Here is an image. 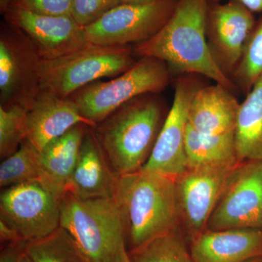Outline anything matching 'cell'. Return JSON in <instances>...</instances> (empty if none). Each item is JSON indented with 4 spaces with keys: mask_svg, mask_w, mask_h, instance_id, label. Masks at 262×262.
Returning a JSON list of instances; mask_svg holds the SVG:
<instances>
[{
    "mask_svg": "<svg viewBox=\"0 0 262 262\" xmlns=\"http://www.w3.org/2000/svg\"><path fill=\"white\" fill-rule=\"evenodd\" d=\"M208 3L178 0L163 28L151 39L134 46V54L159 59L178 73L204 76L232 91L233 82L217 64L207 42Z\"/></svg>",
    "mask_w": 262,
    "mask_h": 262,
    "instance_id": "obj_1",
    "label": "cell"
},
{
    "mask_svg": "<svg viewBox=\"0 0 262 262\" xmlns=\"http://www.w3.org/2000/svg\"><path fill=\"white\" fill-rule=\"evenodd\" d=\"M113 198L121 213L127 250L179 227L173 177L142 168L119 176Z\"/></svg>",
    "mask_w": 262,
    "mask_h": 262,
    "instance_id": "obj_2",
    "label": "cell"
},
{
    "mask_svg": "<svg viewBox=\"0 0 262 262\" xmlns=\"http://www.w3.org/2000/svg\"><path fill=\"white\" fill-rule=\"evenodd\" d=\"M163 103L155 94L143 95L115 110L93 128L117 176L145 165L163 126Z\"/></svg>",
    "mask_w": 262,
    "mask_h": 262,
    "instance_id": "obj_3",
    "label": "cell"
},
{
    "mask_svg": "<svg viewBox=\"0 0 262 262\" xmlns=\"http://www.w3.org/2000/svg\"><path fill=\"white\" fill-rule=\"evenodd\" d=\"M60 227L88 262H113L125 243L121 213L113 198L82 200L65 193Z\"/></svg>",
    "mask_w": 262,
    "mask_h": 262,
    "instance_id": "obj_4",
    "label": "cell"
},
{
    "mask_svg": "<svg viewBox=\"0 0 262 262\" xmlns=\"http://www.w3.org/2000/svg\"><path fill=\"white\" fill-rule=\"evenodd\" d=\"M135 56L130 46L89 42L65 56L42 60L40 91L69 98L88 84L126 72L135 64Z\"/></svg>",
    "mask_w": 262,
    "mask_h": 262,
    "instance_id": "obj_5",
    "label": "cell"
},
{
    "mask_svg": "<svg viewBox=\"0 0 262 262\" xmlns=\"http://www.w3.org/2000/svg\"><path fill=\"white\" fill-rule=\"evenodd\" d=\"M163 61L141 57L131 68L108 81L98 80L70 96L81 115L97 125L117 108L143 95L161 92L170 82Z\"/></svg>",
    "mask_w": 262,
    "mask_h": 262,
    "instance_id": "obj_6",
    "label": "cell"
},
{
    "mask_svg": "<svg viewBox=\"0 0 262 262\" xmlns=\"http://www.w3.org/2000/svg\"><path fill=\"white\" fill-rule=\"evenodd\" d=\"M42 58L20 29L5 21L0 32V106L28 110L40 92Z\"/></svg>",
    "mask_w": 262,
    "mask_h": 262,
    "instance_id": "obj_7",
    "label": "cell"
},
{
    "mask_svg": "<svg viewBox=\"0 0 262 262\" xmlns=\"http://www.w3.org/2000/svg\"><path fill=\"white\" fill-rule=\"evenodd\" d=\"M178 0L149 4H120L84 27L88 41L103 46H131L154 37L173 14Z\"/></svg>",
    "mask_w": 262,
    "mask_h": 262,
    "instance_id": "obj_8",
    "label": "cell"
},
{
    "mask_svg": "<svg viewBox=\"0 0 262 262\" xmlns=\"http://www.w3.org/2000/svg\"><path fill=\"white\" fill-rule=\"evenodd\" d=\"M61 202L38 182L5 188L0 195V221L27 242L44 238L60 227Z\"/></svg>",
    "mask_w": 262,
    "mask_h": 262,
    "instance_id": "obj_9",
    "label": "cell"
},
{
    "mask_svg": "<svg viewBox=\"0 0 262 262\" xmlns=\"http://www.w3.org/2000/svg\"><path fill=\"white\" fill-rule=\"evenodd\" d=\"M241 228L262 229V161L244 162L234 168L206 227Z\"/></svg>",
    "mask_w": 262,
    "mask_h": 262,
    "instance_id": "obj_10",
    "label": "cell"
},
{
    "mask_svg": "<svg viewBox=\"0 0 262 262\" xmlns=\"http://www.w3.org/2000/svg\"><path fill=\"white\" fill-rule=\"evenodd\" d=\"M238 164L187 168L176 178L179 217L191 241L206 229L229 177Z\"/></svg>",
    "mask_w": 262,
    "mask_h": 262,
    "instance_id": "obj_11",
    "label": "cell"
},
{
    "mask_svg": "<svg viewBox=\"0 0 262 262\" xmlns=\"http://www.w3.org/2000/svg\"><path fill=\"white\" fill-rule=\"evenodd\" d=\"M256 20L254 13L234 0L208 3L207 42L215 61L228 77L237 68Z\"/></svg>",
    "mask_w": 262,
    "mask_h": 262,
    "instance_id": "obj_12",
    "label": "cell"
},
{
    "mask_svg": "<svg viewBox=\"0 0 262 262\" xmlns=\"http://www.w3.org/2000/svg\"><path fill=\"white\" fill-rule=\"evenodd\" d=\"M3 15L5 22L29 37L42 60L59 58L89 43L84 27L71 15H45L8 8Z\"/></svg>",
    "mask_w": 262,
    "mask_h": 262,
    "instance_id": "obj_13",
    "label": "cell"
},
{
    "mask_svg": "<svg viewBox=\"0 0 262 262\" xmlns=\"http://www.w3.org/2000/svg\"><path fill=\"white\" fill-rule=\"evenodd\" d=\"M195 88L190 82L179 80L173 101L155 142L151 154L142 169L177 178L187 169L185 135L189 103Z\"/></svg>",
    "mask_w": 262,
    "mask_h": 262,
    "instance_id": "obj_14",
    "label": "cell"
},
{
    "mask_svg": "<svg viewBox=\"0 0 262 262\" xmlns=\"http://www.w3.org/2000/svg\"><path fill=\"white\" fill-rule=\"evenodd\" d=\"M80 124L96 126L70 98L40 91L27 110V139L39 151Z\"/></svg>",
    "mask_w": 262,
    "mask_h": 262,
    "instance_id": "obj_15",
    "label": "cell"
},
{
    "mask_svg": "<svg viewBox=\"0 0 262 262\" xmlns=\"http://www.w3.org/2000/svg\"><path fill=\"white\" fill-rule=\"evenodd\" d=\"M118 177L110 166L93 127H89L66 193L82 200L113 198Z\"/></svg>",
    "mask_w": 262,
    "mask_h": 262,
    "instance_id": "obj_16",
    "label": "cell"
},
{
    "mask_svg": "<svg viewBox=\"0 0 262 262\" xmlns=\"http://www.w3.org/2000/svg\"><path fill=\"white\" fill-rule=\"evenodd\" d=\"M194 262H246L262 256V229H205L191 241Z\"/></svg>",
    "mask_w": 262,
    "mask_h": 262,
    "instance_id": "obj_17",
    "label": "cell"
},
{
    "mask_svg": "<svg viewBox=\"0 0 262 262\" xmlns=\"http://www.w3.org/2000/svg\"><path fill=\"white\" fill-rule=\"evenodd\" d=\"M239 103L230 90L215 83L196 89L188 110V123L208 136L234 134Z\"/></svg>",
    "mask_w": 262,
    "mask_h": 262,
    "instance_id": "obj_18",
    "label": "cell"
},
{
    "mask_svg": "<svg viewBox=\"0 0 262 262\" xmlns=\"http://www.w3.org/2000/svg\"><path fill=\"white\" fill-rule=\"evenodd\" d=\"M89 127L85 124L76 125L41 151L42 169L38 183L60 201L65 194Z\"/></svg>",
    "mask_w": 262,
    "mask_h": 262,
    "instance_id": "obj_19",
    "label": "cell"
},
{
    "mask_svg": "<svg viewBox=\"0 0 262 262\" xmlns=\"http://www.w3.org/2000/svg\"><path fill=\"white\" fill-rule=\"evenodd\" d=\"M234 141L239 163L262 161V76L239 103Z\"/></svg>",
    "mask_w": 262,
    "mask_h": 262,
    "instance_id": "obj_20",
    "label": "cell"
},
{
    "mask_svg": "<svg viewBox=\"0 0 262 262\" xmlns=\"http://www.w3.org/2000/svg\"><path fill=\"white\" fill-rule=\"evenodd\" d=\"M187 168L239 163L234 134L208 136L200 134L187 123L185 135Z\"/></svg>",
    "mask_w": 262,
    "mask_h": 262,
    "instance_id": "obj_21",
    "label": "cell"
},
{
    "mask_svg": "<svg viewBox=\"0 0 262 262\" xmlns=\"http://www.w3.org/2000/svg\"><path fill=\"white\" fill-rule=\"evenodd\" d=\"M127 252L132 262H194L179 227Z\"/></svg>",
    "mask_w": 262,
    "mask_h": 262,
    "instance_id": "obj_22",
    "label": "cell"
},
{
    "mask_svg": "<svg viewBox=\"0 0 262 262\" xmlns=\"http://www.w3.org/2000/svg\"><path fill=\"white\" fill-rule=\"evenodd\" d=\"M42 169L41 151L26 140L0 165V187L8 188L26 183L39 182Z\"/></svg>",
    "mask_w": 262,
    "mask_h": 262,
    "instance_id": "obj_23",
    "label": "cell"
},
{
    "mask_svg": "<svg viewBox=\"0 0 262 262\" xmlns=\"http://www.w3.org/2000/svg\"><path fill=\"white\" fill-rule=\"evenodd\" d=\"M25 252L34 262H88L61 227L44 238L27 242Z\"/></svg>",
    "mask_w": 262,
    "mask_h": 262,
    "instance_id": "obj_24",
    "label": "cell"
},
{
    "mask_svg": "<svg viewBox=\"0 0 262 262\" xmlns=\"http://www.w3.org/2000/svg\"><path fill=\"white\" fill-rule=\"evenodd\" d=\"M27 108L18 104L0 106V158L14 154L27 139Z\"/></svg>",
    "mask_w": 262,
    "mask_h": 262,
    "instance_id": "obj_25",
    "label": "cell"
},
{
    "mask_svg": "<svg viewBox=\"0 0 262 262\" xmlns=\"http://www.w3.org/2000/svg\"><path fill=\"white\" fill-rule=\"evenodd\" d=\"M232 75L246 95L261 77L262 17L256 20L245 46L241 61Z\"/></svg>",
    "mask_w": 262,
    "mask_h": 262,
    "instance_id": "obj_26",
    "label": "cell"
},
{
    "mask_svg": "<svg viewBox=\"0 0 262 262\" xmlns=\"http://www.w3.org/2000/svg\"><path fill=\"white\" fill-rule=\"evenodd\" d=\"M121 4V0H73L72 16L85 27Z\"/></svg>",
    "mask_w": 262,
    "mask_h": 262,
    "instance_id": "obj_27",
    "label": "cell"
},
{
    "mask_svg": "<svg viewBox=\"0 0 262 262\" xmlns=\"http://www.w3.org/2000/svg\"><path fill=\"white\" fill-rule=\"evenodd\" d=\"M72 5L73 0H11L8 8H20L45 15H72Z\"/></svg>",
    "mask_w": 262,
    "mask_h": 262,
    "instance_id": "obj_28",
    "label": "cell"
},
{
    "mask_svg": "<svg viewBox=\"0 0 262 262\" xmlns=\"http://www.w3.org/2000/svg\"><path fill=\"white\" fill-rule=\"evenodd\" d=\"M27 241L5 245L0 253V262H21Z\"/></svg>",
    "mask_w": 262,
    "mask_h": 262,
    "instance_id": "obj_29",
    "label": "cell"
},
{
    "mask_svg": "<svg viewBox=\"0 0 262 262\" xmlns=\"http://www.w3.org/2000/svg\"><path fill=\"white\" fill-rule=\"evenodd\" d=\"M0 241H1V244L4 245L25 241L19 235L16 231L11 228L3 221H0Z\"/></svg>",
    "mask_w": 262,
    "mask_h": 262,
    "instance_id": "obj_30",
    "label": "cell"
},
{
    "mask_svg": "<svg viewBox=\"0 0 262 262\" xmlns=\"http://www.w3.org/2000/svg\"><path fill=\"white\" fill-rule=\"evenodd\" d=\"M224 0H208L210 3H222ZM244 5L253 13H262V0H234Z\"/></svg>",
    "mask_w": 262,
    "mask_h": 262,
    "instance_id": "obj_31",
    "label": "cell"
},
{
    "mask_svg": "<svg viewBox=\"0 0 262 262\" xmlns=\"http://www.w3.org/2000/svg\"><path fill=\"white\" fill-rule=\"evenodd\" d=\"M113 262H132L131 261L130 256H129L128 252H127L126 244L125 243H123L120 246Z\"/></svg>",
    "mask_w": 262,
    "mask_h": 262,
    "instance_id": "obj_32",
    "label": "cell"
},
{
    "mask_svg": "<svg viewBox=\"0 0 262 262\" xmlns=\"http://www.w3.org/2000/svg\"><path fill=\"white\" fill-rule=\"evenodd\" d=\"M160 0H121V4L144 5L156 3Z\"/></svg>",
    "mask_w": 262,
    "mask_h": 262,
    "instance_id": "obj_33",
    "label": "cell"
},
{
    "mask_svg": "<svg viewBox=\"0 0 262 262\" xmlns=\"http://www.w3.org/2000/svg\"><path fill=\"white\" fill-rule=\"evenodd\" d=\"M10 2H11V0H0V11L3 14L8 8Z\"/></svg>",
    "mask_w": 262,
    "mask_h": 262,
    "instance_id": "obj_34",
    "label": "cell"
},
{
    "mask_svg": "<svg viewBox=\"0 0 262 262\" xmlns=\"http://www.w3.org/2000/svg\"><path fill=\"white\" fill-rule=\"evenodd\" d=\"M21 262H34L31 259V258L29 257L28 255H27V253H24L23 255V257H22Z\"/></svg>",
    "mask_w": 262,
    "mask_h": 262,
    "instance_id": "obj_35",
    "label": "cell"
},
{
    "mask_svg": "<svg viewBox=\"0 0 262 262\" xmlns=\"http://www.w3.org/2000/svg\"><path fill=\"white\" fill-rule=\"evenodd\" d=\"M246 262H262V256L259 257L253 258V259L250 260Z\"/></svg>",
    "mask_w": 262,
    "mask_h": 262,
    "instance_id": "obj_36",
    "label": "cell"
}]
</instances>
